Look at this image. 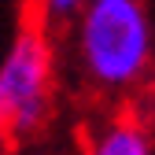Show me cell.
<instances>
[{
  "mask_svg": "<svg viewBox=\"0 0 155 155\" xmlns=\"http://www.w3.org/2000/svg\"><path fill=\"white\" fill-rule=\"evenodd\" d=\"M85 0H30V15H33V22H41L48 30H59L74 18V11Z\"/></svg>",
  "mask_w": 155,
  "mask_h": 155,
  "instance_id": "cell-4",
  "label": "cell"
},
{
  "mask_svg": "<svg viewBox=\"0 0 155 155\" xmlns=\"http://www.w3.org/2000/svg\"><path fill=\"white\" fill-rule=\"evenodd\" d=\"M59 41L55 30L26 22L0 55V133L18 144L45 133L59 104Z\"/></svg>",
  "mask_w": 155,
  "mask_h": 155,
  "instance_id": "cell-2",
  "label": "cell"
},
{
  "mask_svg": "<svg viewBox=\"0 0 155 155\" xmlns=\"http://www.w3.org/2000/svg\"><path fill=\"white\" fill-rule=\"evenodd\" d=\"M81 155H155V129L137 107H104L85 129Z\"/></svg>",
  "mask_w": 155,
  "mask_h": 155,
  "instance_id": "cell-3",
  "label": "cell"
},
{
  "mask_svg": "<svg viewBox=\"0 0 155 155\" xmlns=\"http://www.w3.org/2000/svg\"><path fill=\"white\" fill-rule=\"evenodd\" d=\"M59 59L74 85L104 107H137L155 74V22L148 0H85L59 26Z\"/></svg>",
  "mask_w": 155,
  "mask_h": 155,
  "instance_id": "cell-1",
  "label": "cell"
},
{
  "mask_svg": "<svg viewBox=\"0 0 155 155\" xmlns=\"http://www.w3.org/2000/svg\"><path fill=\"white\" fill-rule=\"evenodd\" d=\"M11 148H15V144L4 137V133H0V155H11Z\"/></svg>",
  "mask_w": 155,
  "mask_h": 155,
  "instance_id": "cell-5",
  "label": "cell"
}]
</instances>
